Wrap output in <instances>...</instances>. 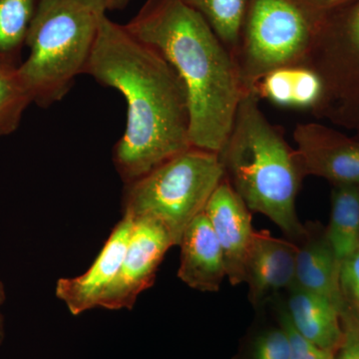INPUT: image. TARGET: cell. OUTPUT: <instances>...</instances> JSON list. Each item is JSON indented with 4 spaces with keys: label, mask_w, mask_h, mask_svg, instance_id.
Wrapping results in <instances>:
<instances>
[{
    "label": "cell",
    "mask_w": 359,
    "mask_h": 359,
    "mask_svg": "<svg viewBox=\"0 0 359 359\" xmlns=\"http://www.w3.org/2000/svg\"><path fill=\"white\" fill-rule=\"evenodd\" d=\"M85 74L126 100V126L113 150L125 185L192 147L188 95L181 78L159 51L107 14Z\"/></svg>",
    "instance_id": "6da1fadb"
},
{
    "label": "cell",
    "mask_w": 359,
    "mask_h": 359,
    "mask_svg": "<svg viewBox=\"0 0 359 359\" xmlns=\"http://www.w3.org/2000/svg\"><path fill=\"white\" fill-rule=\"evenodd\" d=\"M124 25L159 51L181 78L188 95L192 147L219 153L245 92L231 52L183 0H147Z\"/></svg>",
    "instance_id": "7a4b0ae2"
},
{
    "label": "cell",
    "mask_w": 359,
    "mask_h": 359,
    "mask_svg": "<svg viewBox=\"0 0 359 359\" xmlns=\"http://www.w3.org/2000/svg\"><path fill=\"white\" fill-rule=\"evenodd\" d=\"M254 90H245L233 127L218 153L224 178L250 212H261L290 238L306 230L295 202L304 178L295 150L266 119Z\"/></svg>",
    "instance_id": "3957f363"
},
{
    "label": "cell",
    "mask_w": 359,
    "mask_h": 359,
    "mask_svg": "<svg viewBox=\"0 0 359 359\" xmlns=\"http://www.w3.org/2000/svg\"><path fill=\"white\" fill-rule=\"evenodd\" d=\"M106 14L98 0H39L18 66L33 103H57L85 74Z\"/></svg>",
    "instance_id": "277c9868"
},
{
    "label": "cell",
    "mask_w": 359,
    "mask_h": 359,
    "mask_svg": "<svg viewBox=\"0 0 359 359\" xmlns=\"http://www.w3.org/2000/svg\"><path fill=\"white\" fill-rule=\"evenodd\" d=\"M224 177L218 153L190 147L125 185L123 215L159 222L179 245Z\"/></svg>",
    "instance_id": "5b68a950"
},
{
    "label": "cell",
    "mask_w": 359,
    "mask_h": 359,
    "mask_svg": "<svg viewBox=\"0 0 359 359\" xmlns=\"http://www.w3.org/2000/svg\"><path fill=\"white\" fill-rule=\"evenodd\" d=\"M304 66L323 85L311 113L348 130L359 128V0L313 18V39Z\"/></svg>",
    "instance_id": "8992f818"
},
{
    "label": "cell",
    "mask_w": 359,
    "mask_h": 359,
    "mask_svg": "<svg viewBox=\"0 0 359 359\" xmlns=\"http://www.w3.org/2000/svg\"><path fill=\"white\" fill-rule=\"evenodd\" d=\"M314 14L295 0H249L235 60L245 90L271 71L304 65L313 39Z\"/></svg>",
    "instance_id": "52a82bcc"
},
{
    "label": "cell",
    "mask_w": 359,
    "mask_h": 359,
    "mask_svg": "<svg viewBox=\"0 0 359 359\" xmlns=\"http://www.w3.org/2000/svg\"><path fill=\"white\" fill-rule=\"evenodd\" d=\"M173 245L171 236L159 222L134 219L121 266L101 299V308L132 309L139 294L152 287L158 268Z\"/></svg>",
    "instance_id": "ba28073f"
},
{
    "label": "cell",
    "mask_w": 359,
    "mask_h": 359,
    "mask_svg": "<svg viewBox=\"0 0 359 359\" xmlns=\"http://www.w3.org/2000/svg\"><path fill=\"white\" fill-rule=\"evenodd\" d=\"M295 154L304 177H320L334 186L359 185V140L318 123L294 130Z\"/></svg>",
    "instance_id": "9c48e42d"
},
{
    "label": "cell",
    "mask_w": 359,
    "mask_h": 359,
    "mask_svg": "<svg viewBox=\"0 0 359 359\" xmlns=\"http://www.w3.org/2000/svg\"><path fill=\"white\" fill-rule=\"evenodd\" d=\"M204 212L221 245L229 280L233 285L244 283L245 262L256 231L249 208L224 177Z\"/></svg>",
    "instance_id": "30bf717a"
},
{
    "label": "cell",
    "mask_w": 359,
    "mask_h": 359,
    "mask_svg": "<svg viewBox=\"0 0 359 359\" xmlns=\"http://www.w3.org/2000/svg\"><path fill=\"white\" fill-rule=\"evenodd\" d=\"M134 219L123 215L116 224L95 261L83 275L60 278L56 283L55 294L73 316L100 306L101 299L109 289L121 266L128 245Z\"/></svg>",
    "instance_id": "8fae6325"
},
{
    "label": "cell",
    "mask_w": 359,
    "mask_h": 359,
    "mask_svg": "<svg viewBox=\"0 0 359 359\" xmlns=\"http://www.w3.org/2000/svg\"><path fill=\"white\" fill-rule=\"evenodd\" d=\"M299 245L273 237L268 231H255L245 266V282L250 299L261 304L280 290L295 285V264Z\"/></svg>",
    "instance_id": "7c38bea8"
},
{
    "label": "cell",
    "mask_w": 359,
    "mask_h": 359,
    "mask_svg": "<svg viewBox=\"0 0 359 359\" xmlns=\"http://www.w3.org/2000/svg\"><path fill=\"white\" fill-rule=\"evenodd\" d=\"M179 247L180 280L200 292L219 290L226 276V266L221 245L204 211L187 226Z\"/></svg>",
    "instance_id": "4fadbf2b"
},
{
    "label": "cell",
    "mask_w": 359,
    "mask_h": 359,
    "mask_svg": "<svg viewBox=\"0 0 359 359\" xmlns=\"http://www.w3.org/2000/svg\"><path fill=\"white\" fill-rule=\"evenodd\" d=\"M285 314L294 330L314 346L334 353L344 344L339 309L325 297L294 285Z\"/></svg>",
    "instance_id": "5bb4252c"
},
{
    "label": "cell",
    "mask_w": 359,
    "mask_h": 359,
    "mask_svg": "<svg viewBox=\"0 0 359 359\" xmlns=\"http://www.w3.org/2000/svg\"><path fill=\"white\" fill-rule=\"evenodd\" d=\"M306 238L299 247L295 264V285L325 297L339 309L340 316L346 304L340 287V269L325 235L316 237L306 231Z\"/></svg>",
    "instance_id": "9a60e30c"
},
{
    "label": "cell",
    "mask_w": 359,
    "mask_h": 359,
    "mask_svg": "<svg viewBox=\"0 0 359 359\" xmlns=\"http://www.w3.org/2000/svg\"><path fill=\"white\" fill-rule=\"evenodd\" d=\"M254 91L259 99H268L276 105L313 111L320 102L323 85L311 68L294 65L268 73Z\"/></svg>",
    "instance_id": "2e32d148"
},
{
    "label": "cell",
    "mask_w": 359,
    "mask_h": 359,
    "mask_svg": "<svg viewBox=\"0 0 359 359\" xmlns=\"http://www.w3.org/2000/svg\"><path fill=\"white\" fill-rule=\"evenodd\" d=\"M325 237L341 266L359 250V185L334 186Z\"/></svg>",
    "instance_id": "e0dca14e"
},
{
    "label": "cell",
    "mask_w": 359,
    "mask_h": 359,
    "mask_svg": "<svg viewBox=\"0 0 359 359\" xmlns=\"http://www.w3.org/2000/svg\"><path fill=\"white\" fill-rule=\"evenodd\" d=\"M39 0H0V63L18 67Z\"/></svg>",
    "instance_id": "ac0fdd59"
},
{
    "label": "cell",
    "mask_w": 359,
    "mask_h": 359,
    "mask_svg": "<svg viewBox=\"0 0 359 359\" xmlns=\"http://www.w3.org/2000/svg\"><path fill=\"white\" fill-rule=\"evenodd\" d=\"M211 26L235 58L249 0H183Z\"/></svg>",
    "instance_id": "d6986e66"
},
{
    "label": "cell",
    "mask_w": 359,
    "mask_h": 359,
    "mask_svg": "<svg viewBox=\"0 0 359 359\" xmlns=\"http://www.w3.org/2000/svg\"><path fill=\"white\" fill-rule=\"evenodd\" d=\"M18 67L0 63V138L13 133L32 104Z\"/></svg>",
    "instance_id": "ffe728a7"
},
{
    "label": "cell",
    "mask_w": 359,
    "mask_h": 359,
    "mask_svg": "<svg viewBox=\"0 0 359 359\" xmlns=\"http://www.w3.org/2000/svg\"><path fill=\"white\" fill-rule=\"evenodd\" d=\"M290 341L283 330H269L257 340L254 359H290Z\"/></svg>",
    "instance_id": "44dd1931"
},
{
    "label": "cell",
    "mask_w": 359,
    "mask_h": 359,
    "mask_svg": "<svg viewBox=\"0 0 359 359\" xmlns=\"http://www.w3.org/2000/svg\"><path fill=\"white\" fill-rule=\"evenodd\" d=\"M340 287L347 308L359 318V250L342 264Z\"/></svg>",
    "instance_id": "7402d4cb"
},
{
    "label": "cell",
    "mask_w": 359,
    "mask_h": 359,
    "mask_svg": "<svg viewBox=\"0 0 359 359\" xmlns=\"http://www.w3.org/2000/svg\"><path fill=\"white\" fill-rule=\"evenodd\" d=\"M280 323L290 337V359H337L334 353L320 348L302 337L292 327L287 314H283Z\"/></svg>",
    "instance_id": "603a6c76"
},
{
    "label": "cell",
    "mask_w": 359,
    "mask_h": 359,
    "mask_svg": "<svg viewBox=\"0 0 359 359\" xmlns=\"http://www.w3.org/2000/svg\"><path fill=\"white\" fill-rule=\"evenodd\" d=\"M351 0H299L304 8L308 9L311 13H320L330 11L335 7L342 6Z\"/></svg>",
    "instance_id": "cb8c5ba5"
},
{
    "label": "cell",
    "mask_w": 359,
    "mask_h": 359,
    "mask_svg": "<svg viewBox=\"0 0 359 359\" xmlns=\"http://www.w3.org/2000/svg\"><path fill=\"white\" fill-rule=\"evenodd\" d=\"M105 7L106 11H122L131 4L132 0H98Z\"/></svg>",
    "instance_id": "d4e9b609"
},
{
    "label": "cell",
    "mask_w": 359,
    "mask_h": 359,
    "mask_svg": "<svg viewBox=\"0 0 359 359\" xmlns=\"http://www.w3.org/2000/svg\"><path fill=\"white\" fill-rule=\"evenodd\" d=\"M356 132H358V134H356V138H358L359 140V128L356 130Z\"/></svg>",
    "instance_id": "484cf974"
},
{
    "label": "cell",
    "mask_w": 359,
    "mask_h": 359,
    "mask_svg": "<svg viewBox=\"0 0 359 359\" xmlns=\"http://www.w3.org/2000/svg\"><path fill=\"white\" fill-rule=\"evenodd\" d=\"M355 359H359V353L358 354V356H356V358Z\"/></svg>",
    "instance_id": "4316f807"
},
{
    "label": "cell",
    "mask_w": 359,
    "mask_h": 359,
    "mask_svg": "<svg viewBox=\"0 0 359 359\" xmlns=\"http://www.w3.org/2000/svg\"><path fill=\"white\" fill-rule=\"evenodd\" d=\"M295 1H297V2H299V0H295ZM301 6H302V4H301Z\"/></svg>",
    "instance_id": "83f0119b"
}]
</instances>
